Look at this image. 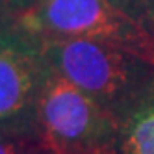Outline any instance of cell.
Instances as JSON below:
<instances>
[{
	"instance_id": "cell-1",
	"label": "cell",
	"mask_w": 154,
	"mask_h": 154,
	"mask_svg": "<svg viewBox=\"0 0 154 154\" xmlns=\"http://www.w3.org/2000/svg\"><path fill=\"white\" fill-rule=\"evenodd\" d=\"M39 45L50 71L80 87L115 117L125 115L145 89L149 61L141 52L98 39H45Z\"/></svg>"
},
{
	"instance_id": "cell-2",
	"label": "cell",
	"mask_w": 154,
	"mask_h": 154,
	"mask_svg": "<svg viewBox=\"0 0 154 154\" xmlns=\"http://www.w3.org/2000/svg\"><path fill=\"white\" fill-rule=\"evenodd\" d=\"M37 128L48 154H112L119 145L121 121L48 69L37 104Z\"/></svg>"
},
{
	"instance_id": "cell-3",
	"label": "cell",
	"mask_w": 154,
	"mask_h": 154,
	"mask_svg": "<svg viewBox=\"0 0 154 154\" xmlns=\"http://www.w3.org/2000/svg\"><path fill=\"white\" fill-rule=\"evenodd\" d=\"M15 20L37 41L98 39L149 56L150 35L112 0H32Z\"/></svg>"
},
{
	"instance_id": "cell-4",
	"label": "cell",
	"mask_w": 154,
	"mask_h": 154,
	"mask_svg": "<svg viewBox=\"0 0 154 154\" xmlns=\"http://www.w3.org/2000/svg\"><path fill=\"white\" fill-rule=\"evenodd\" d=\"M47 74L39 41L15 15L0 19V132L28 136L37 128V104Z\"/></svg>"
},
{
	"instance_id": "cell-5",
	"label": "cell",
	"mask_w": 154,
	"mask_h": 154,
	"mask_svg": "<svg viewBox=\"0 0 154 154\" xmlns=\"http://www.w3.org/2000/svg\"><path fill=\"white\" fill-rule=\"evenodd\" d=\"M121 154H154V87L143 91L121 117Z\"/></svg>"
},
{
	"instance_id": "cell-6",
	"label": "cell",
	"mask_w": 154,
	"mask_h": 154,
	"mask_svg": "<svg viewBox=\"0 0 154 154\" xmlns=\"http://www.w3.org/2000/svg\"><path fill=\"white\" fill-rule=\"evenodd\" d=\"M126 15L139 23L149 34L154 30V0H112Z\"/></svg>"
},
{
	"instance_id": "cell-7",
	"label": "cell",
	"mask_w": 154,
	"mask_h": 154,
	"mask_svg": "<svg viewBox=\"0 0 154 154\" xmlns=\"http://www.w3.org/2000/svg\"><path fill=\"white\" fill-rule=\"evenodd\" d=\"M15 137L20 136H11L0 132V154H20V147L17 145Z\"/></svg>"
},
{
	"instance_id": "cell-8",
	"label": "cell",
	"mask_w": 154,
	"mask_h": 154,
	"mask_svg": "<svg viewBox=\"0 0 154 154\" xmlns=\"http://www.w3.org/2000/svg\"><path fill=\"white\" fill-rule=\"evenodd\" d=\"M30 4H32V0H0V8L6 9V11L11 13V15L20 13V11H23V9H26Z\"/></svg>"
},
{
	"instance_id": "cell-9",
	"label": "cell",
	"mask_w": 154,
	"mask_h": 154,
	"mask_svg": "<svg viewBox=\"0 0 154 154\" xmlns=\"http://www.w3.org/2000/svg\"><path fill=\"white\" fill-rule=\"evenodd\" d=\"M9 15H11V13H8L6 9H2V8H0V19H4V17H9Z\"/></svg>"
}]
</instances>
